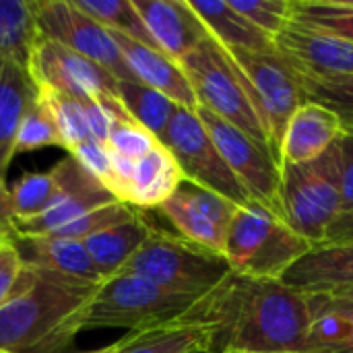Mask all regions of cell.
<instances>
[{"label":"cell","instance_id":"17","mask_svg":"<svg viewBox=\"0 0 353 353\" xmlns=\"http://www.w3.org/2000/svg\"><path fill=\"white\" fill-rule=\"evenodd\" d=\"M110 33L134 81L163 93L168 99H172L180 108H186L190 112L199 108L196 95L176 60H172L161 50L145 46L132 37H126L116 31H110Z\"/></svg>","mask_w":353,"mask_h":353},{"label":"cell","instance_id":"33","mask_svg":"<svg viewBox=\"0 0 353 353\" xmlns=\"http://www.w3.org/2000/svg\"><path fill=\"white\" fill-rule=\"evenodd\" d=\"M46 147H60L66 151V145L62 141V134L56 126V120L50 108L35 93V97L27 105L25 116L21 120L17 143H14V153H29V151H37Z\"/></svg>","mask_w":353,"mask_h":353},{"label":"cell","instance_id":"2","mask_svg":"<svg viewBox=\"0 0 353 353\" xmlns=\"http://www.w3.org/2000/svg\"><path fill=\"white\" fill-rule=\"evenodd\" d=\"M97 285L23 265L14 296L0 306V353H60Z\"/></svg>","mask_w":353,"mask_h":353},{"label":"cell","instance_id":"25","mask_svg":"<svg viewBox=\"0 0 353 353\" xmlns=\"http://www.w3.org/2000/svg\"><path fill=\"white\" fill-rule=\"evenodd\" d=\"M157 211L178 230V236L223 256L228 230L217 225L209 215H205L180 188L172 199H168Z\"/></svg>","mask_w":353,"mask_h":353},{"label":"cell","instance_id":"3","mask_svg":"<svg viewBox=\"0 0 353 353\" xmlns=\"http://www.w3.org/2000/svg\"><path fill=\"white\" fill-rule=\"evenodd\" d=\"M178 64L184 70L201 108L240 128L273 153L256 95L228 48L209 35Z\"/></svg>","mask_w":353,"mask_h":353},{"label":"cell","instance_id":"9","mask_svg":"<svg viewBox=\"0 0 353 353\" xmlns=\"http://www.w3.org/2000/svg\"><path fill=\"white\" fill-rule=\"evenodd\" d=\"M194 114L207 128L215 147L223 155L225 163L246 188L250 199L283 219L281 211V165L275 155L240 128L221 120L205 108H196Z\"/></svg>","mask_w":353,"mask_h":353},{"label":"cell","instance_id":"30","mask_svg":"<svg viewBox=\"0 0 353 353\" xmlns=\"http://www.w3.org/2000/svg\"><path fill=\"white\" fill-rule=\"evenodd\" d=\"M292 19L353 43V0H292Z\"/></svg>","mask_w":353,"mask_h":353},{"label":"cell","instance_id":"27","mask_svg":"<svg viewBox=\"0 0 353 353\" xmlns=\"http://www.w3.org/2000/svg\"><path fill=\"white\" fill-rule=\"evenodd\" d=\"M118 97L132 120L145 126L159 141L163 139L178 108L172 99H168L163 93L139 81H120V79H118Z\"/></svg>","mask_w":353,"mask_h":353},{"label":"cell","instance_id":"41","mask_svg":"<svg viewBox=\"0 0 353 353\" xmlns=\"http://www.w3.org/2000/svg\"><path fill=\"white\" fill-rule=\"evenodd\" d=\"M345 242H353V211L347 215H339L331 223L323 244H345Z\"/></svg>","mask_w":353,"mask_h":353},{"label":"cell","instance_id":"26","mask_svg":"<svg viewBox=\"0 0 353 353\" xmlns=\"http://www.w3.org/2000/svg\"><path fill=\"white\" fill-rule=\"evenodd\" d=\"M37 41V23L33 2L0 0V58L29 66Z\"/></svg>","mask_w":353,"mask_h":353},{"label":"cell","instance_id":"44","mask_svg":"<svg viewBox=\"0 0 353 353\" xmlns=\"http://www.w3.org/2000/svg\"><path fill=\"white\" fill-rule=\"evenodd\" d=\"M83 353H116V343H112V345H108V347H101V350H93V352Z\"/></svg>","mask_w":353,"mask_h":353},{"label":"cell","instance_id":"16","mask_svg":"<svg viewBox=\"0 0 353 353\" xmlns=\"http://www.w3.org/2000/svg\"><path fill=\"white\" fill-rule=\"evenodd\" d=\"M132 6L155 46L176 62L209 37L188 0H132Z\"/></svg>","mask_w":353,"mask_h":353},{"label":"cell","instance_id":"8","mask_svg":"<svg viewBox=\"0 0 353 353\" xmlns=\"http://www.w3.org/2000/svg\"><path fill=\"white\" fill-rule=\"evenodd\" d=\"M161 145L170 149L186 182L217 192L238 207L252 203L194 112L178 105Z\"/></svg>","mask_w":353,"mask_h":353},{"label":"cell","instance_id":"28","mask_svg":"<svg viewBox=\"0 0 353 353\" xmlns=\"http://www.w3.org/2000/svg\"><path fill=\"white\" fill-rule=\"evenodd\" d=\"M62 188L60 161L48 172H25L10 188V201L17 221L41 215Z\"/></svg>","mask_w":353,"mask_h":353},{"label":"cell","instance_id":"7","mask_svg":"<svg viewBox=\"0 0 353 353\" xmlns=\"http://www.w3.org/2000/svg\"><path fill=\"white\" fill-rule=\"evenodd\" d=\"M281 211L283 221L310 244L321 246L331 223L341 211L339 145L321 157L281 165Z\"/></svg>","mask_w":353,"mask_h":353},{"label":"cell","instance_id":"40","mask_svg":"<svg viewBox=\"0 0 353 353\" xmlns=\"http://www.w3.org/2000/svg\"><path fill=\"white\" fill-rule=\"evenodd\" d=\"M339 145V170H341V211L347 215L353 211V132L343 130Z\"/></svg>","mask_w":353,"mask_h":353},{"label":"cell","instance_id":"42","mask_svg":"<svg viewBox=\"0 0 353 353\" xmlns=\"http://www.w3.org/2000/svg\"><path fill=\"white\" fill-rule=\"evenodd\" d=\"M312 296H321V298H325L333 308H337V310H339V312L350 321V337H347L345 345L341 347V352L339 353H353V304H350V302H341V300H333V298L323 296V294H312Z\"/></svg>","mask_w":353,"mask_h":353},{"label":"cell","instance_id":"37","mask_svg":"<svg viewBox=\"0 0 353 353\" xmlns=\"http://www.w3.org/2000/svg\"><path fill=\"white\" fill-rule=\"evenodd\" d=\"M230 4L273 39L292 19V0H230Z\"/></svg>","mask_w":353,"mask_h":353},{"label":"cell","instance_id":"39","mask_svg":"<svg viewBox=\"0 0 353 353\" xmlns=\"http://www.w3.org/2000/svg\"><path fill=\"white\" fill-rule=\"evenodd\" d=\"M23 273V261L12 242L0 244V306H4L17 292Z\"/></svg>","mask_w":353,"mask_h":353},{"label":"cell","instance_id":"35","mask_svg":"<svg viewBox=\"0 0 353 353\" xmlns=\"http://www.w3.org/2000/svg\"><path fill=\"white\" fill-rule=\"evenodd\" d=\"M161 141L151 134L145 126H141L137 120L128 116V112L114 114L110 137H108V149L112 153H118L128 159H141L149 151H153Z\"/></svg>","mask_w":353,"mask_h":353},{"label":"cell","instance_id":"47","mask_svg":"<svg viewBox=\"0 0 353 353\" xmlns=\"http://www.w3.org/2000/svg\"><path fill=\"white\" fill-rule=\"evenodd\" d=\"M0 244H2V240H0Z\"/></svg>","mask_w":353,"mask_h":353},{"label":"cell","instance_id":"19","mask_svg":"<svg viewBox=\"0 0 353 353\" xmlns=\"http://www.w3.org/2000/svg\"><path fill=\"white\" fill-rule=\"evenodd\" d=\"M279 281L306 296L353 285V242L314 246Z\"/></svg>","mask_w":353,"mask_h":353},{"label":"cell","instance_id":"45","mask_svg":"<svg viewBox=\"0 0 353 353\" xmlns=\"http://www.w3.org/2000/svg\"><path fill=\"white\" fill-rule=\"evenodd\" d=\"M223 353H252V352H223Z\"/></svg>","mask_w":353,"mask_h":353},{"label":"cell","instance_id":"32","mask_svg":"<svg viewBox=\"0 0 353 353\" xmlns=\"http://www.w3.org/2000/svg\"><path fill=\"white\" fill-rule=\"evenodd\" d=\"M74 2L85 14H89L108 31H116L145 46L157 48L147 27L143 25L137 8L132 6V0H74Z\"/></svg>","mask_w":353,"mask_h":353},{"label":"cell","instance_id":"13","mask_svg":"<svg viewBox=\"0 0 353 353\" xmlns=\"http://www.w3.org/2000/svg\"><path fill=\"white\" fill-rule=\"evenodd\" d=\"M62 165V188L54 203L37 217L14 221L17 236H48L74 219L116 201L108 188L93 178L74 157H64Z\"/></svg>","mask_w":353,"mask_h":353},{"label":"cell","instance_id":"6","mask_svg":"<svg viewBox=\"0 0 353 353\" xmlns=\"http://www.w3.org/2000/svg\"><path fill=\"white\" fill-rule=\"evenodd\" d=\"M118 273L141 275L174 294L201 300L223 283L232 269L221 254L155 228Z\"/></svg>","mask_w":353,"mask_h":353},{"label":"cell","instance_id":"38","mask_svg":"<svg viewBox=\"0 0 353 353\" xmlns=\"http://www.w3.org/2000/svg\"><path fill=\"white\" fill-rule=\"evenodd\" d=\"M70 157L77 159V163H81L93 178H97L103 186L110 180V172H112V157H110V149L97 141H85L77 147H72L68 151Z\"/></svg>","mask_w":353,"mask_h":353},{"label":"cell","instance_id":"46","mask_svg":"<svg viewBox=\"0 0 353 353\" xmlns=\"http://www.w3.org/2000/svg\"><path fill=\"white\" fill-rule=\"evenodd\" d=\"M345 130H352V132H353V128H345Z\"/></svg>","mask_w":353,"mask_h":353},{"label":"cell","instance_id":"23","mask_svg":"<svg viewBox=\"0 0 353 353\" xmlns=\"http://www.w3.org/2000/svg\"><path fill=\"white\" fill-rule=\"evenodd\" d=\"M190 8L199 14L209 35L228 50L246 52H277L275 39L252 25L244 14L232 8L230 0H188Z\"/></svg>","mask_w":353,"mask_h":353},{"label":"cell","instance_id":"12","mask_svg":"<svg viewBox=\"0 0 353 353\" xmlns=\"http://www.w3.org/2000/svg\"><path fill=\"white\" fill-rule=\"evenodd\" d=\"M236 64L246 74L267 126L273 153L279 159V147L285 126L294 112L304 103L296 70L277 52H246L230 50ZM281 165V161H279Z\"/></svg>","mask_w":353,"mask_h":353},{"label":"cell","instance_id":"5","mask_svg":"<svg viewBox=\"0 0 353 353\" xmlns=\"http://www.w3.org/2000/svg\"><path fill=\"white\" fill-rule=\"evenodd\" d=\"M199 300L174 294L141 275L116 273L103 279L77 319V329L137 331L188 312Z\"/></svg>","mask_w":353,"mask_h":353},{"label":"cell","instance_id":"31","mask_svg":"<svg viewBox=\"0 0 353 353\" xmlns=\"http://www.w3.org/2000/svg\"><path fill=\"white\" fill-rule=\"evenodd\" d=\"M298 74L304 101L319 103L331 110L341 122L343 130L353 128V74L343 77H310Z\"/></svg>","mask_w":353,"mask_h":353},{"label":"cell","instance_id":"4","mask_svg":"<svg viewBox=\"0 0 353 353\" xmlns=\"http://www.w3.org/2000/svg\"><path fill=\"white\" fill-rule=\"evenodd\" d=\"M312 248L314 244L298 236L279 215L252 201L234 215L225 236L223 259L232 273L240 277L279 281Z\"/></svg>","mask_w":353,"mask_h":353},{"label":"cell","instance_id":"20","mask_svg":"<svg viewBox=\"0 0 353 353\" xmlns=\"http://www.w3.org/2000/svg\"><path fill=\"white\" fill-rule=\"evenodd\" d=\"M12 244L25 267L56 273L91 285H99L103 281L83 242L54 236H14Z\"/></svg>","mask_w":353,"mask_h":353},{"label":"cell","instance_id":"36","mask_svg":"<svg viewBox=\"0 0 353 353\" xmlns=\"http://www.w3.org/2000/svg\"><path fill=\"white\" fill-rule=\"evenodd\" d=\"M137 213L134 207L130 205H124L120 201H112L79 219H74L72 223L48 234V236H54V238H66V240H74V242H83L91 236H95L97 232H103L116 223H122L126 219H130L132 215Z\"/></svg>","mask_w":353,"mask_h":353},{"label":"cell","instance_id":"43","mask_svg":"<svg viewBox=\"0 0 353 353\" xmlns=\"http://www.w3.org/2000/svg\"><path fill=\"white\" fill-rule=\"evenodd\" d=\"M323 296H329L333 300H341V302H350L353 304V285H343V288H337V290H331Z\"/></svg>","mask_w":353,"mask_h":353},{"label":"cell","instance_id":"1","mask_svg":"<svg viewBox=\"0 0 353 353\" xmlns=\"http://www.w3.org/2000/svg\"><path fill=\"white\" fill-rule=\"evenodd\" d=\"M194 308L215 327V353H304L312 316L308 298L281 281L230 273Z\"/></svg>","mask_w":353,"mask_h":353},{"label":"cell","instance_id":"11","mask_svg":"<svg viewBox=\"0 0 353 353\" xmlns=\"http://www.w3.org/2000/svg\"><path fill=\"white\" fill-rule=\"evenodd\" d=\"M27 72L35 87L50 89L79 101H110L118 97V79L89 58L37 35Z\"/></svg>","mask_w":353,"mask_h":353},{"label":"cell","instance_id":"18","mask_svg":"<svg viewBox=\"0 0 353 353\" xmlns=\"http://www.w3.org/2000/svg\"><path fill=\"white\" fill-rule=\"evenodd\" d=\"M343 134V122L327 108L304 101L290 118L281 147V165L308 163L327 153Z\"/></svg>","mask_w":353,"mask_h":353},{"label":"cell","instance_id":"14","mask_svg":"<svg viewBox=\"0 0 353 353\" xmlns=\"http://www.w3.org/2000/svg\"><path fill=\"white\" fill-rule=\"evenodd\" d=\"M277 54L300 74L343 77L353 74V43L337 35L306 27L290 19L275 37Z\"/></svg>","mask_w":353,"mask_h":353},{"label":"cell","instance_id":"29","mask_svg":"<svg viewBox=\"0 0 353 353\" xmlns=\"http://www.w3.org/2000/svg\"><path fill=\"white\" fill-rule=\"evenodd\" d=\"M310 329L304 353H339L350 337V321L321 296H306Z\"/></svg>","mask_w":353,"mask_h":353},{"label":"cell","instance_id":"34","mask_svg":"<svg viewBox=\"0 0 353 353\" xmlns=\"http://www.w3.org/2000/svg\"><path fill=\"white\" fill-rule=\"evenodd\" d=\"M37 89V95L43 99V103L50 108L56 126L62 134V141L66 145V151H70L72 147L85 143V141H93L89 126H87V118H85V110L83 103L74 97L50 91V89Z\"/></svg>","mask_w":353,"mask_h":353},{"label":"cell","instance_id":"22","mask_svg":"<svg viewBox=\"0 0 353 353\" xmlns=\"http://www.w3.org/2000/svg\"><path fill=\"white\" fill-rule=\"evenodd\" d=\"M153 232L151 221L137 209L130 219L83 240V246L101 279H110L137 254Z\"/></svg>","mask_w":353,"mask_h":353},{"label":"cell","instance_id":"21","mask_svg":"<svg viewBox=\"0 0 353 353\" xmlns=\"http://www.w3.org/2000/svg\"><path fill=\"white\" fill-rule=\"evenodd\" d=\"M37 89L25 66L0 58V184H4L6 170L12 161L17 132L27 105Z\"/></svg>","mask_w":353,"mask_h":353},{"label":"cell","instance_id":"24","mask_svg":"<svg viewBox=\"0 0 353 353\" xmlns=\"http://www.w3.org/2000/svg\"><path fill=\"white\" fill-rule=\"evenodd\" d=\"M182 182H184V174L178 161L174 159L170 149L159 143L145 157L137 159L126 205L139 211L157 209L176 194Z\"/></svg>","mask_w":353,"mask_h":353},{"label":"cell","instance_id":"10","mask_svg":"<svg viewBox=\"0 0 353 353\" xmlns=\"http://www.w3.org/2000/svg\"><path fill=\"white\" fill-rule=\"evenodd\" d=\"M33 12L39 37L89 58L120 81H134L112 33L85 14L74 0H35Z\"/></svg>","mask_w":353,"mask_h":353},{"label":"cell","instance_id":"15","mask_svg":"<svg viewBox=\"0 0 353 353\" xmlns=\"http://www.w3.org/2000/svg\"><path fill=\"white\" fill-rule=\"evenodd\" d=\"M217 333L192 306L178 319L128 331L116 353H215Z\"/></svg>","mask_w":353,"mask_h":353}]
</instances>
